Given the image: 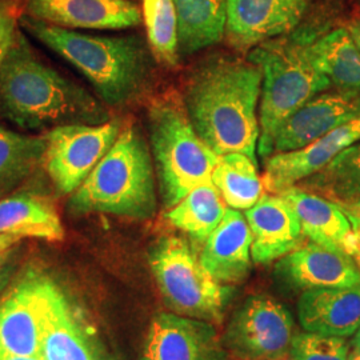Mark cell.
I'll return each instance as SVG.
<instances>
[{
    "mask_svg": "<svg viewBox=\"0 0 360 360\" xmlns=\"http://www.w3.org/2000/svg\"><path fill=\"white\" fill-rule=\"evenodd\" d=\"M227 212V207L212 180L196 186L178 205L167 210L168 223L196 243H205Z\"/></svg>",
    "mask_w": 360,
    "mask_h": 360,
    "instance_id": "24",
    "label": "cell"
},
{
    "mask_svg": "<svg viewBox=\"0 0 360 360\" xmlns=\"http://www.w3.org/2000/svg\"><path fill=\"white\" fill-rule=\"evenodd\" d=\"M122 131L117 120L102 124H68L47 131L43 166L56 190L77 191L115 143Z\"/></svg>",
    "mask_w": 360,
    "mask_h": 360,
    "instance_id": "10",
    "label": "cell"
},
{
    "mask_svg": "<svg viewBox=\"0 0 360 360\" xmlns=\"http://www.w3.org/2000/svg\"><path fill=\"white\" fill-rule=\"evenodd\" d=\"M252 235L251 255L257 264L282 259L304 243L295 210L281 193L263 195L245 211Z\"/></svg>",
    "mask_w": 360,
    "mask_h": 360,
    "instance_id": "17",
    "label": "cell"
},
{
    "mask_svg": "<svg viewBox=\"0 0 360 360\" xmlns=\"http://www.w3.org/2000/svg\"><path fill=\"white\" fill-rule=\"evenodd\" d=\"M148 131L159 191L169 210L196 186L211 180L219 156L196 134L186 107L176 99L151 104Z\"/></svg>",
    "mask_w": 360,
    "mask_h": 360,
    "instance_id": "6",
    "label": "cell"
},
{
    "mask_svg": "<svg viewBox=\"0 0 360 360\" xmlns=\"http://www.w3.org/2000/svg\"><path fill=\"white\" fill-rule=\"evenodd\" d=\"M359 115L360 91L316 95L284 122L274 139L272 155L302 150Z\"/></svg>",
    "mask_w": 360,
    "mask_h": 360,
    "instance_id": "14",
    "label": "cell"
},
{
    "mask_svg": "<svg viewBox=\"0 0 360 360\" xmlns=\"http://www.w3.org/2000/svg\"><path fill=\"white\" fill-rule=\"evenodd\" d=\"M142 16L153 56L168 67L178 65V15L174 0H142Z\"/></svg>",
    "mask_w": 360,
    "mask_h": 360,
    "instance_id": "29",
    "label": "cell"
},
{
    "mask_svg": "<svg viewBox=\"0 0 360 360\" xmlns=\"http://www.w3.org/2000/svg\"><path fill=\"white\" fill-rule=\"evenodd\" d=\"M0 360H43L41 356L35 355V356H4L0 358Z\"/></svg>",
    "mask_w": 360,
    "mask_h": 360,
    "instance_id": "37",
    "label": "cell"
},
{
    "mask_svg": "<svg viewBox=\"0 0 360 360\" xmlns=\"http://www.w3.org/2000/svg\"><path fill=\"white\" fill-rule=\"evenodd\" d=\"M23 239L13 236V235H7V233H0V254L10 251L19 245Z\"/></svg>",
    "mask_w": 360,
    "mask_h": 360,
    "instance_id": "34",
    "label": "cell"
},
{
    "mask_svg": "<svg viewBox=\"0 0 360 360\" xmlns=\"http://www.w3.org/2000/svg\"><path fill=\"white\" fill-rule=\"evenodd\" d=\"M309 43L307 39H271L248 55L263 74L257 154L266 160L272 156L274 139L284 122L333 86L312 63Z\"/></svg>",
    "mask_w": 360,
    "mask_h": 360,
    "instance_id": "5",
    "label": "cell"
},
{
    "mask_svg": "<svg viewBox=\"0 0 360 360\" xmlns=\"http://www.w3.org/2000/svg\"><path fill=\"white\" fill-rule=\"evenodd\" d=\"M281 195L295 210L302 231L311 242L354 257L355 236L351 221L342 207L324 196L299 187H292Z\"/></svg>",
    "mask_w": 360,
    "mask_h": 360,
    "instance_id": "21",
    "label": "cell"
},
{
    "mask_svg": "<svg viewBox=\"0 0 360 360\" xmlns=\"http://www.w3.org/2000/svg\"><path fill=\"white\" fill-rule=\"evenodd\" d=\"M309 56L331 84L345 91H360V51L347 28H338L309 43Z\"/></svg>",
    "mask_w": 360,
    "mask_h": 360,
    "instance_id": "25",
    "label": "cell"
},
{
    "mask_svg": "<svg viewBox=\"0 0 360 360\" xmlns=\"http://www.w3.org/2000/svg\"><path fill=\"white\" fill-rule=\"evenodd\" d=\"M150 267L168 309L181 316L219 324L233 290L218 282L186 240L159 239L150 252Z\"/></svg>",
    "mask_w": 360,
    "mask_h": 360,
    "instance_id": "7",
    "label": "cell"
},
{
    "mask_svg": "<svg viewBox=\"0 0 360 360\" xmlns=\"http://www.w3.org/2000/svg\"><path fill=\"white\" fill-rule=\"evenodd\" d=\"M352 347H356L360 349V328L356 334L354 335V340H352Z\"/></svg>",
    "mask_w": 360,
    "mask_h": 360,
    "instance_id": "40",
    "label": "cell"
},
{
    "mask_svg": "<svg viewBox=\"0 0 360 360\" xmlns=\"http://www.w3.org/2000/svg\"><path fill=\"white\" fill-rule=\"evenodd\" d=\"M26 11L67 30H126L143 20L142 11L129 0H27Z\"/></svg>",
    "mask_w": 360,
    "mask_h": 360,
    "instance_id": "16",
    "label": "cell"
},
{
    "mask_svg": "<svg viewBox=\"0 0 360 360\" xmlns=\"http://www.w3.org/2000/svg\"><path fill=\"white\" fill-rule=\"evenodd\" d=\"M40 275L28 267L0 296V358L40 352Z\"/></svg>",
    "mask_w": 360,
    "mask_h": 360,
    "instance_id": "12",
    "label": "cell"
},
{
    "mask_svg": "<svg viewBox=\"0 0 360 360\" xmlns=\"http://www.w3.org/2000/svg\"><path fill=\"white\" fill-rule=\"evenodd\" d=\"M15 270H16V267H15L13 259L0 267V296L3 295V292L7 290L8 284L13 279Z\"/></svg>",
    "mask_w": 360,
    "mask_h": 360,
    "instance_id": "33",
    "label": "cell"
},
{
    "mask_svg": "<svg viewBox=\"0 0 360 360\" xmlns=\"http://www.w3.org/2000/svg\"><path fill=\"white\" fill-rule=\"evenodd\" d=\"M295 333L290 311L270 296L248 297L232 315L223 345L235 360H284Z\"/></svg>",
    "mask_w": 360,
    "mask_h": 360,
    "instance_id": "9",
    "label": "cell"
},
{
    "mask_svg": "<svg viewBox=\"0 0 360 360\" xmlns=\"http://www.w3.org/2000/svg\"><path fill=\"white\" fill-rule=\"evenodd\" d=\"M13 251L15 250H10V251H6V252H3V254H0V267L1 266H4L8 260H11L13 257Z\"/></svg>",
    "mask_w": 360,
    "mask_h": 360,
    "instance_id": "36",
    "label": "cell"
},
{
    "mask_svg": "<svg viewBox=\"0 0 360 360\" xmlns=\"http://www.w3.org/2000/svg\"><path fill=\"white\" fill-rule=\"evenodd\" d=\"M154 160L142 131L134 124L122 129L117 139L92 169L68 208L75 215L108 214L147 220L158 208Z\"/></svg>",
    "mask_w": 360,
    "mask_h": 360,
    "instance_id": "4",
    "label": "cell"
},
{
    "mask_svg": "<svg viewBox=\"0 0 360 360\" xmlns=\"http://www.w3.org/2000/svg\"><path fill=\"white\" fill-rule=\"evenodd\" d=\"M263 74L251 60L217 58L198 68L186 89V110L200 139L218 155L257 160V104Z\"/></svg>",
    "mask_w": 360,
    "mask_h": 360,
    "instance_id": "1",
    "label": "cell"
},
{
    "mask_svg": "<svg viewBox=\"0 0 360 360\" xmlns=\"http://www.w3.org/2000/svg\"><path fill=\"white\" fill-rule=\"evenodd\" d=\"M297 316L304 331L354 336L360 328V283L303 291L297 302Z\"/></svg>",
    "mask_w": 360,
    "mask_h": 360,
    "instance_id": "20",
    "label": "cell"
},
{
    "mask_svg": "<svg viewBox=\"0 0 360 360\" xmlns=\"http://www.w3.org/2000/svg\"><path fill=\"white\" fill-rule=\"evenodd\" d=\"M178 15L179 53L190 55L224 38L227 0H174Z\"/></svg>",
    "mask_w": 360,
    "mask_h": 360,
    "instance_id": "23",
    "label": "cell"
},
{
    "mask_svg": "<svg viewBox=\"0 0 360 360\" xmlns=\"http://www.w3.org/2000/svg\"><path fill=\"white\" fill-rule=\"evenodd\" d=\"M0 233L60 242L65 239V227L49 196L18 193L0 199Z\"/></svg>",
    "mask_w": 360,
    "mask_h": 360,
    "instance_id": "22",
    "label": "cell"
},
{
    "mask_svg": "<svg viewBox=\"0 0 360 360\" xmlns=\"http://www.w3.org/2000/svg\"><path fill=\"white\" fill-rule=\"evenodd\" d=\"M359 141L360 115L302 150L272 155L266 160L264 188L271 193H282L295 187Z\"/></svg>",
    "mask_w": 360,
    "mask_h": 360,
    "instance_id": "15",
    "label": "cell"
},
{
    "mask_svg": "<svg viewBox=\"0 0 360 360\" xmlns=\"http://www.w3.org/2000/svg\"><path fill=\"white\" fill-rule=\"evenodd\" d=\"M252 235L245 215L233 208L207 238L200 263L218 282L242 283L251 272Z\"/></svg>",
    "mask_w": 360,
    "mask_h": 360,
    "instance_id": "19",
    "label": "cell"
},
{
    "mask_svg": "<svg viewBox=\"0 0 360 360\" xmlns=\"http://www.w3.org/2000/svg\"><path fill=\"white\" fill-rule=\"evenodd\" d=\"M20 23L32 37L77 68L110 105L141 98L151 83V50L139 37H98L52 26L31 16Z\"/></svg>",
    "mask_w": 360,
    "mask_h": 360,
    "instance_id": "3",
    "label": "cell"
},
{
    "mask_svg": "<svg viewBox=\"0 0 360 360\" xmlns=\"http://www.w3.org/2000/svg\"><path fill=\"white\" fill-rule=\"evenodd\" d=\"M43 360H115L96 328L51 276L40 275Z\"/></svg>",
    "mask_w": 360,
    "mask_h": 360,
    "instance_id": "8",
    "label": "cell"
},
{
    "mask_svg": "<svg viewBox=\"0 0 360 360\" xmlns=\"http://www.w3.org/2000/svg\"><path fill=\"white\" fill-rule=\"evenodd\" d=\"M0 108L8 120L28 131L110 120L103 104L43 63L20 31L0 65Z\"/></svg>",
    "mask_w": 360,
    "mask_h": 360,
    "instance_id": "2",
    "label": "cell"
},
{
    "mask_svg": "<svg viewBox=\"0 0 360 360\" xmlns=\"http://www.w3.org/2000/svg\"><path fill=\"white\" fill-rule=\"evenodd\" d=\"M340 206L348 208V210H351V211H354V212L360 214V199L352 202V203H346V205H340Z\"/></svg>",
    "mask_w": 360,
    "mask_h": 360,
    "instance_id": "38",
    "label": "cell"
},
{
    "mask_svg": "<svg viewBox=\"0 0 360 360\" xmlns=\"http://www.w3.org/2000/svg\"><path fill=\"white\" fill-rule=\"evenodd\" d=\"M347 31L360 51V19L352 20L347 26Z\"/></svg>",
    "mask_w": 360,
    "mask_h": 360,
    "instance_id": "35",
    "label": "cell"
},
{
    "mask_svg": "<svg viewBox=\"0 0 360 360\" xmlns=\"http://www.w3.org/2000/svg\"><path fill=\"white\" fill-rule=\"evenodd\" d=\"M342 208L345 210L346 215H347L349 221H351V226H352V231H354V236H355V254H354L352 257L356 262V264H358L360 270V214L354 212V211L345 208V207H342Z\"/></svg>",
    "mask_w": 360,
    "mask_h": 360,
    "instance_id": "32",
    "label": "cell"
},
{
    "mask_svg": "<svg viewBox=\"0 0 360 360\" xmlns=\"http://www.w3.org/2000/svg\"><path fill=\"white\" fill-rule=\"evenodd\" d=\"M312 0H227L226 34L233 46L251 49L291 32Z\"/></svg>",
    "mask_w": 360,
    "mask_h": 360,
    "instance_id": "13",
    "label": "cell"
},
{
    "mask_svg": "<svg viewBox=\"0 0 360 360\" xmlns=\"http://www.w3.org/2000/svg\"><path fill=\"white\" fill-rule=\"evenodd\" d=\"M348 360H360V349L356 347L351 348L349 355H348Z\"/></svg>",
    "mask_w": 360,
    "mask_h": 360,
    "instance_id": "39",
    "label": "cell"
},
{
    "mask_svg": "<svg viewBox=\"0 0 360 360\" xmlns=\"http://www.w3.org/2000/svg\"><path fill=\"white\" fill-rule=\"evenodd\" d=\"M19 7L15 0H0V65H3L19 34Z\"/></svg>",
    "mask_w": 360,
    "mask_h": 360,
    "instance_id": "31",
    "label": "cell"
},
{
    "mask_svg": "<svg viewBox=\"0 0 360 360\" xmlns=\"http://www.w3.org/2000/svg\"><path fill=\"white\" fill-rule=\"evenodd\" d=\"M257 163L242 153L219 156L211 180L230 208L247 211L263 196L264 183L259 176Z\"/></svg>",
    "mask_w": 360,
    "mask_h": 360,
    "instance_id": "26",
    "label": "cell"
},
{
    "mask_svg": "<svg viewBox=\"0 0 360 360\" xmlns=\"http://www.w3.org/2000/svg\"><path fill=\"white\" fill-rule=\"evenodd\" d=\"M276 272L287 283L303 291L360 283V270L354 257L314 242L303 243L282 257Z\"/></svg>",
    "mask_w": 360,
    "mask_h": 360,
    "instance_id": "18",
    "label": "cell"
},
{
    "mask_svg": "<svg viewBox=\"0 0 360 360\" xmlns=\"http://www.w3.org/2000/svg\"><path fill=\"white\" fill-rule=\"evenodd\" d=\"M295 187L326 196L338 205L360 199V141Z\"/></svg>",
    "mask_w": 360,
    "mask_h": 360,
    "instance_id": "28",
    "label": "cell"
},
{
    "mask_svg": "<svg viewBox=\"0 0 360 360\" xmlns=\"http://www.w3.org/2000/svg\"><path fill=\"white\" fill-rule=\"evenodd\" d=\"M44 151V136L0 129V199L11 195L43 165Z\"/></svg>",
    "mask_w": 360,
    "mask_h": 360,
    "instance_id": "27",
    "label": "cell"
},
{
    "mask_svg": "<svg viewBox=\"0 0 360 360\" xmlns=\"http://www.w3.org/2000/svg\"><path fill=\"white\" fill-rule=\"evenodd\" d=\"M284 360H294V359H291V358H290V356H288V358H287V359H284Z\"/></svg>",
    "mask_w": 360,
    "mask_h": 360,
    "instance_id": "41",
    "label": "cell"
},
{
    "mask_svg": "<svg viewBox=\"0 0 360 360\" xmlns=\"http://www.w3.org/2000/svg\"><path fill=\"white\" fill-rule=\"evenodd\" d=\"M215 324L174 312L156 314L138 360H227Z\"/></svg>",
    "mask_w": 360,
    "mask_h": 360,
    "instance_id": "11",
    "label": "cell"
},
{
    "mask_svg": "<svg viewBox=\"0 0 360 360\" xmlns=\"http://www.w3.org/2000/svg\"><path fill=\"white\" fill-rule=\"evenodd\" d=\"M351 346L346 338L316 333L294 335L290 358L294 360H348Z\"/></svg>",
    "mask_w": 360,
    "mask_h": 360,
    "instance_id": "30",
    "label": "cell"
}]
</instances>
